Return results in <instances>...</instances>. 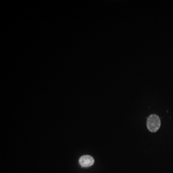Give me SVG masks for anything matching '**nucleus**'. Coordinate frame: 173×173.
Segmentation results:
<instances>
[{"label": "nucleus", "mask_w": 173, "mask_h": 173, "mask_svg": "<svg viewBox=\"0 0 173 173\" xmlns=\"http://www.w3.org/2000/svg\"><path fill=\"white\" fill-rule=\"evenodd\" d=\"M79 164L81 166L88 167L92 166L94 163V160L92 156L89 155H84L80 158L79 160Z\"/></svg>", "instance_id": "obj_2"}, {"label": "nucleus", "mask_w": 173, "mask_h": 173, "mask_svg": "<svg viewBox=\"0 0 173 173\" xmlns=\"http://www.w3.org/2000/svg\"><path fill=\"white\" fill-rule=\"evenodd\" d=\"M148 129L151 132H156L158 130L161 126V120L157 115H151L148 118L147 122Z\"/></svg>", "instance_id": "obj_1"}]
</instances>
